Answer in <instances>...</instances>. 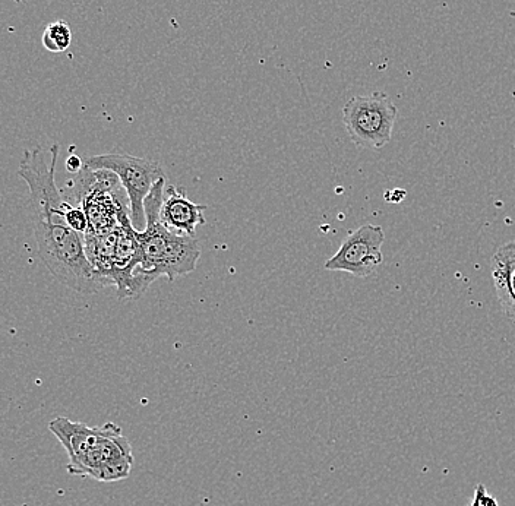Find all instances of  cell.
<instances>
[{
    "label": "cell",
    "mask_w": 515,
    "mask_h": 506,
    "mask_svg": "<svg viewBox=\"0 0 515 506\" xmlns=\"http://www.w3.org/2000/svg\"><path fill=\"white\" fill-rule=\"evenodd\" d=\"M50 166L41 148L25 150L18 175L30 189L31 217L41 261L60 283L78 293L93 294L112 286L101 277L85 251V240L66 221L68 201L56 185L59 147L50 148Z\"/></svg>",
    "instance_id": "obj_1"
},
{
    "label": "cell",
    "mask_w": 515,
    "mask_h": 506,
    "mask_svg": "<svg viewBox=\"0 0 515 506\" xmlns=\"http://www.w3.org/2000/svg\"><path fill=\"white\" fill-rule=\"evenodd\" d=\"M49 430L69 457L68 473L112 483L128 479L135 463L131 442L115 423L90 428L68 417H56Z\"/></svg>",
    "instance_id": "obj_2"
},
{
    "label": "cell",
    "mask_w": 515,
    "mask_h": 506,
    "mask_svg": "<svg viewBox=\"0 0 515 506\" xmlns=\"http://www.w3.org/2000/svg\"><path fill=\"white\" fill-rule=\"evenodd\" d=\"M166 177L157 180L145 198L147 224L142 232L137 230L139 265L137 275H144L151 284L160 277L169 281L194 273L197 270L201 248L195 237L179 236L160 223Z\"/></svg>",
    "instance_id": "obj_3"
},
{
    "label": "cell",
    "mask_w": 515,
    "mask_h": 506,
    "mask_svg": "<svg viewBox=\"0 0 515 506\" xmlns=\"http://www.w3.org/2000/svg\"><path fill=\"white\" fill-rule=\"evenodd\" d=\"M84 167L90 170H107L118 176L120 185L128 196L132 224L138 232H142L147 224L145 198L150 194L157 180L166 177L160 164L147 158L129 156V154L110 153L85 158Z\"/></svg>",
    "instance_id": "obj_4"
},
{
    "label": "cell",
    "mask_w": 515,
    "mask_h": 506,
    "mask_svg": "<svg viewBox=\"0 0 515 506\" xmlns=\"http://www.w3.org/2000/svg\"><path fill=\"white\" fill-rule=\"evenodd\" d=\"M398 116L396 104L382 91L350 98L343 107V123L353 144L381 150L393 137Z\"/></svg>",
    "instance_id": "obj_5"
},
{
    "label": "cell",
    "mask_w": 515,
    "mask_h": 506,
    "mask_svg": "<svg viewBox=\"0 0 515 506\" xmlns=\"http://www.w3.org/2000/svg\"><path fill=\"white\" fill-rule=\"evenodd\" d=\"M384 242L385 233L381 226L363 224L343 240L336 255L325 262L324 268L327 271H343L357 278L369 277L384 262Z\"/></svg>",
    "instance_id": "obj_6"
},
{
    "label": "cell",
    "mask_w": 515,
    "mask_h": 506,
    "mask_svg": "<svg viewBox=\"0 0 515 506\" xmlns=\"http://www.w3.org/2000/svg\"><path fill=\"white\" fill-rule=\"evenodd\" d=\"M205 205L189 201L185 192L169 185L164 189L163 204L160 210V223L170 232L179 236L195 237L197 227L205 223Z\"/></svg>",
    "instance_id": "obj_7"
},
{
    "label": "cell",
    "mask_w": 515,
    "mask_h": 506,
    "mask_svg": "<svg viewBox=\"0 0 515 506\" xmlns=\"http://www.w3.org/2000/svg\"><path fill=\"white\" fill-rule=\"evenodd\" d=\"M492 280L502 311L515 324V242L505 243L495 252Z\"/></svg>",
    "instance_id": "obj_8"
},
{
    "label": "cell",
    "mask_w": 515,
    "mask_h": 506,
    "mask_svg": "<svg viewBox=\"0 0 515 506\" xmlns=\"http://www.w3.org/2000/svg\"><path fill=\"white\" fill-rule=\"evenodd\" d=\"M44 49L50 53H63L71 47L72 30L65 21H55L47 25L43 37Z\"/></svg>",
    "instance_id": "obj_9"
},
{
    "label": "cell",
    "mask_w": 515,
    "mask_h": 506,
    "mask_svg": "<svg viewBox=\"0 0 515 506\" xmlns=\"http://www.w3.org/2000/svg\"><path fill=\"white\" fill-rule=\"evenodd\" d=\"M66 221H68L69 226H71L75 232L81 233L82 236L87 233L88 218L84 210L78 207V205L68 202V207H66Z\"/></svg>",
    "instance_id": "obj_10"
},
{
    "label": "cell",
    "mask_w": 515,
    "mask_h": 506,
    "mask_svg": "<svg viewBox=\"0 0 515 506\" xmlns=\"http://www.w3.org/2000/svg\"><path fill=\"white\" fill-rule=\"evenodd\" d=\"M472 506H499L494 496L489 495L485 485L479 483L475 489Z\"/></svg>",
    "instance_id": "obj_11"
},
{
    "label": "cell",
    "mask_w": 515,
    "mask_h": 506,
    "mask_svg": "<svg viewBox=\"0 0 515 506\" xmlns=\"http://www.w3.org/2000/svg\"><path fill=\"white\" fill-rule=\"evenodd\" d=\"M66 169L72 173L81 172L84 169V160H81L78 156H71L66 160Z\"/></svg>",
    "instance_id": "obj_12"
},
{
    "label": "cell",
    "mask_w": 515,
    "mask_h": 506,
    "mask_svg": "<svg viewBox=\"0 0 515 506\" xmlns=\"http://www.w3.org/2000/svg\"><path fill=\"white\" fill-rule=\"evenodd\" d=\"M14 2L21 3L22 0H14Z\"/></svg>",
    "instance_id": "obj_13"
}]
</instances>
